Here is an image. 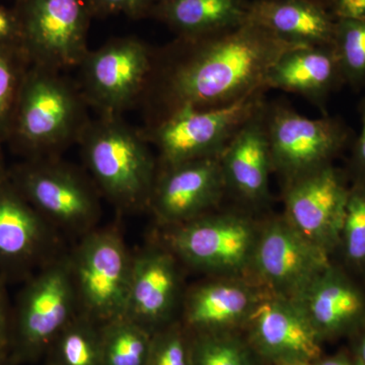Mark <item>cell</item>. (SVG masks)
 Listing matches in <instances>:
<instances>
[{"label": "cell", "mask_w": 365, "mask_h": 365, "mask_svg": "<svg viewBox=\"0 0 365 365\" xmlns=\"http://www.w3.org/2000/svg\"><path fill=\"white\" fill-rule=\"evenodd\" d=\"M299 46L304 45L281 39L249 20L223 32L175 38L155 49L140 103L146 124L181 110L225 107L267 91L265 79L271 67Z\"/></svg>", "instance_id": "6da1fadb"}, {"label": "cell", "mask_w": 365, "mask_h": 365, "mask_svg": "<svg viewBox=\"0 0 365 365\" xmlns=\"http://www.w3.org/2000/svg\"><path fill=\"white\" fill-rule=\"evenodd\" d=\"M78 83L61 71L31 64L19 93L7 143L26 158L60 157L91 118Z\"/></svg>", "instance_id": "7a4b0ae2"}, {"label": "cell", "mask_w": 365, "mask_h": 365, "mask_svg": "<svg viewBox=\"0 0 365 365\" xmlns=\"http://www.w3.org/2000/svg\"><path fill=\"white\" fill-rule=\"evenodd\" d=\"M78 144L93 182L113 205L126 212L148 208L158 162L140 129L122 117L98 116Z\"/></svg>", "instance_id": "3957f363"}, {"label": "cell", "mask_w": 365, "mask_h": 365, "mask_svg": "<svg viewBox=\"0 0 365 365\" xmlns=\"http://www.w3.org/2000/svg\"><path fill=\"white\" fill-rule=\"evenodd\" d=\"M234 206L163 228V244L180 263L211 277H247L263 220Z\"/></svg>", "instance_id": "277c9868"}, {"label": "cell", "mask_w": 365, "mask_h": 365, "mask_svg": "<svg viewBox=\"0 0 365 365\" xmlns=\"http://www.w3.org/2000/svg\"><path fill=\"white\" fill-rule=\"evenodd\" d=\"M9 179L26 200L57 230L78 237L95 230L101 215L100 191L60 157L26 158Z\"/></svg>", "instance_id": "5b68a950"}, {"label": "cell", "mask_w": 365, "mask_h": 365, "mask_svg": "<svg viewBox=\"0 0 365 365\" xmlns=\"http://www.w3.org/2000/svg\"><path fill=\"white\" fill-rule=\"evenodd\" d=\"M267 91L212 109H185L140 129L158 153V167L220 157L242 125L266 104Z\"/></svg>", "instance_id": "8992f818"}, {"label": "cell", "mask_w": 365, "mask_h": 365, "mask_svg": "<svg viewBox=\"0 0 365 365\" xmlns=\"http://www.w3.org/2000/svg\"><path fill=\"white\" fill-rule=\"evenodd\" d=\"M132 255L113 228L91 230L68 254L79 313L96 323L126 314Z\"/></svg>", "instance_id": "52a82bcc"}, {"label": "cell", "mask_w": 365, "mask_h": 365, "mask_svg": "<svg viewBox=\"0 0 365 365\" xmlns=\"http://www.w3.org/2000/svg\"><path fill=\"white\" fill-rule=\"evenodd\" d=\"M155 48L133 36L114 38L88 50L76 81L98 116L122 117L140 105L153 71Z\"/></svg>", "instance_id": "ba28073f"}, {"label": "cell", "mask_w": 365, "mask_h": 365, "mask_svg": "<svg viewBox=\"0 0 365 365\" xmlns=\"http://www.w3.org/2000/svg\"><path fill=\"white\" fill-rule=\"evenodd\" d=\"M264 118L273 173L282 184L332 165L349 141L341 120L306 117L284 102L266 103Z\"/></svg>", "instance_id": "9c48e42d"}, {"label": "cell", "mask_w": 365, "mask_h": 365, "mask_svg": "<svg viewBox=\"0 0 365 365\" xmlns=\"http://www.w3.org/2000/svg\"><path fill=\"white\" fill-rule=\"evenodd\" d=\"M13 7L31 64L61 72L78 68L90 50L93 16L88 0H14Z\"/></svg>", "instance_id": "30bf717a"}, {"label": "cell", "mask_w": 365, "mask_h": 365, "mask_svg": "<svg viewBox=\"0 0 365 365\" xmlns=\"http://www.w3.org/2000/svg\"><path fill=\"white\" fill-rule=\"evenodd\" d=\"M332 261L283 215L272 216L262 222L249 278L268 294L295 300Z\"/></svg>", "instance_id": "8fae6325"}, {"label": "cell", "mask_w": 365, "mask_h": 365, "mask_svg": "<svg viewBox=\"0 0 365 365\" xmlns=\"http://www.w3.org/2000/svg\"><path fill=\"white\" fill-rule=\"evenodd\" d=\"M349 186L334 163L282 184L283 217L331 258L339 247Z\"/></svg>", "instance_id": "7c38bea8"}, {"label": "cell", "mask_w": 365, "mask_h": 365, "mask_svg": "<svg viewBox=\"0 0 365 365\" xmlns=\"http://www.w3.org/2000/svg\"><path fill=\"white\" fill-rule=\"evenodd\" d=\"M58 230L16 188L0 178V276L6 281L32 276L60 256Z\"/></svg>", "instance_id": "4fadbf2b"}, {"label": "cell", "mask_w": 365, "mask_h": 365, "mask_svg": "<svg viewBox=\"0 0 365 365\" xmlns=\"http://www.w3.org/2000/svg\"><path fill=\"white\" fill-rule=\"evenodd\" d=\"M14 311L19 339L29 351L58 336L78 313L68 255H60L29 278Z\"/></svg>", "instance_id": "5bb4252c"}, {"label": "cell", "mask_w": 365, "mask_h": 365, "mask_svg": "<svg viewBox=\"0 0 365 365\" xmlns=\"http://www.w3.org/2000/svg\"><path fill=\"white\" fill-rule=\"evenodd\" d=\"M227 197L220 157L158 167L151 212L162 228L177 227L220 208Z\"/></svg>", "instance_id": "9a60e30c"}, {"label": "cell", "mask_w": 365, "mask_h": 365, "mask_svg": "<svg viewBox=\"0 0 365 365\" xmlns=\"http://www.w3.org/2000/svg\"><path fill=\"white\" fill-rule=\"evenodd\" d=\"M180 264L162 242L134 254L125 316L150 331L170 324L185 295Z\"/></svg>", "instance_id": "2e32d148"}, {"label": "cell", "mask_w": 365, "mask_h": 365, "mask_svg": "<svg viewBox=\"0 0 365 365\" xmlns=\"http://www.w3.org/2000/svg\"><path fill=\"white\" fill-rule=\"evenodd\" d=\"M244 328L257 351L276 364L321 357V338L295 300L264 292Z\"/></svg>", "instance_id": "e0dca14e"}, {"label": "cell", "mask_w": 365, "mask_h": 365, "mask_svg": "<svg viewBox=\"0 0 365 365\" xmlns=\"http://www.w3.org/2000/svg\"><path fill=\"white\" fill-rule=\"evenodd\" d=\"M265 105L242 125L220 155L227 197L234 199L237 207L254 213L267 207L271 199L273 169Z\"/></svg>", "instance_id": "ac0fdd59"}, {"label": "cell", "mask_w": 365, "mask_h": 365, "mask_svg": "<svg viewBox=\"0 0 365 365\" xmlns=\"http://www.w3.org/2000/svg\"><path fill=\"white\" fill-rule=\"evenodd\" d=\"M295 302L321 340L350 336L365 323V288L333 261Z\"/></svg>", "instance_id": "d6986e66"}, {"label": "cell", "mask_w": 365, "mask_h": 365, "mask_svg": "<svg viewBox=\"0 0 365 365\" xmlns=\"http://www.w3.org/2000/svg\"><path fill=\"white\" fill-rule=\"evenodd\" d=\"M265 290L247 277H211L185 292L182 311L187 325L199 332L244 327Z\"/></svg>", "instance_id": "ffe728a7"}, {"label": "cell", "mask_w": 365, "mask_h": 365, "mask_svg": "<svg viewBox=\"0 0 365 365\" xmlns=\"http://www.w3.org/2000/svg\"><path fill=\"white\" fill-rule=\"evenodd\" d=\"M345 85L333 45L299 46L282 55L265 79L266 90L295 93L322 107Z\"/></svg>", "instance_id": "44dd1931"}, {"label": "cell", "mask_w": 365, "mask_h": 365, "mask_svg": "<svg viewBox=\"0 0 365 365\" xmlns=\"http://www.w3.org/2000/svg\"><path fill=\"white\" fill-rule=\"evenodd\" d=\"M248 20L294 44L333 45L336 19L309 0H253Z\"/></svg>", "instance_id": "7402d4cb"}, {"label": "cell", "mask_w": 365, "mask_h": 365, "mask_svg": "<svg viewBox=\"0 0 365 365\" xmlns=\"http://www.w3.org/2000/svg\"><path fill=\"white\" fill-rule=\"evenodd\" d=\"M248 0H160L150 18L176 37H200L230 30L248 20Z\"/></svg>", "instance_id": "603a6c76"}, {"label": "cell", "mask_w": 365, "mask_h": 365, "mask_svg": "<svg viewBox=\"0 0 365 365\" xmlns=\"http://www.w3.org/2000/svg\"><path fill=\"white\" fill-rule=\"evenodd\" d=\"M100 338L103 365H146L150 331L124 316L103 323Z\"/></svg>", "instance_id": "cb8c5ba5"}, {"label": "cell", "mask_w": 365, "mask_h": 365, "mask_svg": "<svg viewBox=\"0 0 365 365\" xmlns=\"http://www.w3.org/2000/svg\"><path fill=\"white\" fill-rule=\"evenodd\" d=\"M337 253L342 259L341 266L353 275L365 277L364 182H350Z\"/></svg>", "instance_id": "d4e9b609"}, {"label": "cell", "mask_w": 365, "mask_h": 365, "mask_svg": "<svg viewBox=\"0 0 365 365\" xmlns=\"http://www.w3.org/2000/svg\"><path fill=\"white\" fill-rule=\"evenodd\" d=\"M333 47L339 60L345 85H365V19L336 20Z\"/></svg>", "instance_id": "484cf974"}, {"label": "cell", "mask_w": 365, "mask_h": 365, "mask_svg": "<svg viewBox=\"0 0 365 365\" xmlns=\"http://www.w3.org/2000/svg\"><path fill=\"white\" fill-rule=\"evenodd\" d=\"M30 60L23 48L0 46V143H7Z\"/></svg>", "instance_id": "4316f807"}, {"label": "cell", "mask_w": 365, "mask_h": 365, "mask_svg": "<svg viewBox=\"0 0 365 365\" xmlns=\"http://www.w3.org/2000/svg\"><path fill=\"white\" fill-rule=\"evenodd\" d=\"M93 319L78 313L58 334V351L63 365H103L100 339L93 330Z\"/></svg>", "instance_id": "83f0119b"}, {"label": "cell", "mask_w": 365, "mask_h": 365, "mask_svg": "<svg viewBox=\"0 0 365 365\" xmlns=\"http://www.w3.org/2000/svg\"><path fill=\"white\" fill-rule=\"evenodd\" d=\"M192 349V365H251L249 348L232 331L200 332Z\"/></svg>", "instance_id": "f1b7e54d"}, {"label": "cell", "mask_w": 365, "mask_h": 365, "mask_svg": "<svg viewBox=\"0 0 365 365\" xmlns=\"http://www.w3.org/2000/svg\"><path fill=\"white\" fill-rule=\"evenodd\" d=\"M146 365H192L191 348L177 324L170 322L167 330L151 340Z\"/></svg>", "instance_id": "f546056e"}, {"label": "cell", "mask_w": 365, "mask_h": 365, "mask_svg": "<svg viewBox=\"0 0 365 365\" xmlns=\"http://www.w3.org/2000/svg\"><path fill=\"white\" fill-rule=\"evenodd\" d=\"M160 0H88L93 18L124 14L133 20L150 18Z\"/></svg>", "instance_id": "4dcf8cb0"}, {"label": "cell", "mask_w": 365, "mask_h": 365, "mask_svg": "<svg viewBox=\"0 0 365 365\" xmlns=\"http://www.w3.org/2000/svg\"><path fill=\"white\" fill-rule=\"evenodd\" d=\"M361 115V129L353 145L351 157L345 170L350 182H364L365 184V98L360 106Z\"/></svg>", "instance_id": "1f68e13d"}, {"label": "cell", "mask_w": 365, "mask_h": 365, "mask_svg": "<svg viewBox=\"0 0 365 365\" xmlns=\"http://www.w3.org/2000/svg\"><path fill=\"white\" fill-rule=\"evenodd\" d=\"M0 46L23 48V33L14 7L0 4Z\"/></svg>", "instance_id": "d6a6232c"}, {"label": "cell", "mask_w": 365, "mask_h": 365, "mask_svg": "<svg viewBox=\"0 0 365 365\" xmlns=\"http://www.w3.org/2000/svg\"><path fill=\"white\" fill-rule=\"evenodd\" d=\"M329 11L336 20L365 19V0H331Z\"/></svg>", "instance_id": "836d02e7"}, {"label": "cell", "mask_w": 365, "mask_h": 365, "mask_svg": "<svg viewBox=\"0 0 365 365\" xmlns=\"http://www.w3.org/2000/svg\"><path fill=\"white\" fill-rule=\"evenodd\" d=\"M6 283V280L0 276V350L6 343L7 330L13 311L7 297Z\"/></svg>", "instance_id": "e575fe53"}, {"label": "cell", "mask_w": 365, "mask_h": 365, "mask_svg": "<svg viewBox=\"0 0 365 365\" xmlns=\"http://www.w3.org/2000/svg\"><path fill=\"white\" fill-rule=\"evenodd\" d=\"M352 339L351 353L355 364L365 365V323L350 335Z\"/></svg>", "instance_id": "d590c367"}, {"label": "cell", "mask_w": 365, "mask_h": 365, "mask_svg": "<svg viewBox=\"0 0 365 365\" xmlns=\"http://www.w3.org/2000/svg\"><path fill=\"white\" fill-rule=\"evenodd\" d=\"M311 365H356L351 353L339 352L338 354L329 357H319L312 362Z\"/></svg>", "instance_id": "8d00e7d4"}, {"label": "cell", "mask_w": 365, "mask_h": 365, "mask_svg": "<svg viewBox=\"0 0 365 365\" xmlns=\"http://www.w3.org/2000/svg\"><path fill=\"white\" fill-rule=\"evenodd\" d=\"M2 143H0V178L7 174L6 163H4V151H2Z\"/></svg>", "instance_id": "74e56055"}, {"label": "cell", "mask_w": 365, "mask_h": 365, "mask_svg": "<svg viewBox=\"0 0 365 365\" xmlns=\"http://www.w3.org/2000/svg\"><path fill=\"white\" fill-rule=\"evenodd\" d=\"M309 1L314 2V4H319V6H324L329 11L331 0H309Z\"/></svg>", "instance_id": "f35d334b"}, {"label": "cell", "mask_w": 365, "mask_h": 365, "mask_svg": "<svg viewBox=\"0 0 365 365\" xmlns=\"http://www.w3.org/2000/svg\"><path fill=\"white\" fill-rule=\"evenodd\" d=\"M276 365H311V364H307V362H302V361H288V362H281V364H278Z\"/></svg>", "instance_id": "ab89813d"}]
</instances>
